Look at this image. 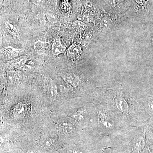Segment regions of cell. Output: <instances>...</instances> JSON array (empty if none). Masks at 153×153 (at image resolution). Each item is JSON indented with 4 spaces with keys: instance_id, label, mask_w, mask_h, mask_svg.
Instances as JSON below:
<instances>
[{
    "instance_id": "obj_1",
    "label": "cell",
    "mask_w": 153,
    "mask_h": 153,
    "mask_svg": "<svg viewBox=\"0 0 153 153\" xmlns=\"http://www.w3.org/2000/svg\"><path fill=\"white\" fill-rule=\"evenodd\" d=\"M81 53V48L79 45L73 44L67 50V56L70 59L74 60L79 57Z\"/></svg>"
},
{
    "instance_id": "obj_2",
    "label": "cell",
    "mask_w": 153,
    "mask_h": 153,
    "mask_svg": "<svg viewBox=\"0 0 153 153\" xmlns=\"http://www.w3.org/2000/svg\"><path fill=\"white\" fill-rule=\"evenodd\" d=\"M63 79L74 87H77L80 83V79L78 76L74 74H66L63 76Z\"/></svg>"
},
{
    "instance_id": "obj_3",
    "label": "cell",
    "mask_w": 153,
    "mask_h": 153,
    "mask_svg": "<svg viewBox=\"0 0 153 153\" xmlns=\"http://www.w3.org/2000/svg\"><path fill=\"white\" fill-rule=\"evenodd\" d=\"M66 48L61 44L60 40H56L52 44V52L54 55L57 56L65 52Z\"/></svg>"
},
{
    "instance_id": "obj_4",
    "label": "cell",
    "mask_w": 153,
    "mask_h": 153,
    "mask_svg": "<svg viewBox=\"0 0 153 153\" xmlns=\"http://www.w3.org/2000/svg\"><path fill=\"white\" fill-rule=\"evenodd\" d=\"M49 44L47 42L38 41L35 43L34 49L37 53L39 54H42L45 53L49 48Z\"/></svg>"
},
{
    "instance_id": "obj_5",
    "label": "cell",
    "mask_w": 153,
    "mask_h": 153,
    "mask_svg": "<svg viewBox=\"0 0 153 153\" xmlns=\"http://www.w3.org/2000/svg\"><path fill=\"white\" fill-rule=\"evenodd\" d=\"M115 103L118 109L122 112H127L128 111V104L122 97H117L115 100Z\"/></svg>"
},
{
    "instance_id": "obj_6",
    "label": "cell",
    "mask_w": 153,
    "mask_h": 153,
    "mask_svg": "<svg viewBox=\"0 0 153 153\" xmlns=\"http://www.w3.org/2000/svg\"><path fill=\"white\" fill-rule=\"evenodd\" d=\"M145 142L143 136H140L136 138L134 143V148L135 150L139 152L142 150L144 148Z\"/></svg>"
},
{
    "instance_id": "obj_7",
    "label": "cell",
    "mask_w": 153,
    "mask_h": 153,
    "mask_svg": "<svg viewBox=\"0 0 153 153\" xmlns=\"http://www.w3.org/2000/svg\"><path fill=\"white\" fill-rule=\"evenodd\" d=\"M99 120L107 128L112 126V124L110 121L108 117L104 113L100 112L98 114Z\"/></svg>"
},
{
    "instance_id": "obj_8",
    "label": "cell",
    "mask_w": 153,
    "mask_h": 153,
    "mask_svg": "<svg viewBox=\"0 0 153 153\" xmlns=\"http://www.w3.org/2000/svg\"><path fill=\"white\" fill-rule=\"evenodd\" d=\"M27 60V57L25 56H22L12 61L11 64L16 68H20L25 65Z\"/></svg>"
},
{
    "instance_id": "obj_9",
    "label": "cell",
    "mask_w": 153,
    "mask_h": 153,
    "mask_svg": "<svg viewBox=\"0 0 153 153\" xmlns=\"http://www.w3.org/2000/svg\"><path fill=\"white\" fill-rule=\"evenodd\" d=\"M4 51L5 53L9 57H16L19 55V50L12 47H7L5 48Z\"/></svg>"
},
{
    "instance_id": "obj_10",
    "label": "cell",
    "mask_w": 153,
    "mask_h": 153,
    "mask_svg": "<svg viewBox=\"0 0 153 153\" xmlns=\"http://www.w3.org/2000/svg\"><path fill=\"white\" fill-rule=\"evenodd\" d=\"M5 25L6 27L10 34H11L15 38H17L19 37L18 31H17L16 28L13 25L8 22H6Z\"/></svg>"
},
{
    "instance_id": "obj_11",
    "label": "cell",
    "mask_w": 153,
    "mask_h": 153,
    "mask_svg": "<svg viewBox=\"0 0 153 153\" xmlns=\"http://www.w3.org/2000/svg\"><path fill=\"white\" fill-rule=\"evenodd\" d=\"M111 25H112V21L108 18H104L102 21L101 27L104 29H109L111 27Z\"/></svg>"
},
{
    "instance_id": "obj_12",
    "label": "cell",
    "mask_w": 153,
    "mask_h": 153,
    "mask_svg": "<svg viewBox=\"0 0 153 153\" xmlns=\"http://www.w3.org/2000/svg\"><path fill=\"white\" fill-rule=\"evenodd\" d=\"M73 25L76 30L79 31L84 30L86 27L85 23L80 21H75L73 23Z\"/></svg>"
},
{
    "instance_id": "obj_13",
    "label": "cell",
    "mask_w": 153,
    "mask_h": 153,
    "mask_svg": "<svg viewBox=\"0 0 153 153\" xmlns=\"http://www.w3.org/2000/svg\"><path fill=\"white\" fill-rule=\"evenodd\" d=\"M62 130L64 132L69 133L72 131L73 129V126L71 124L68 123H64L63 124L62 126H61Z\"/></svg>"
},
{
    "instance_id": "obj_14",
    "label": "cell",
    "mask_w": 153,
    "mask_h": 153,
    "mask_svg": "<svg viewBox=\"0 0 153 153\" xmlns=\"http://www.w3.org/2000/svg\"><path fill=\"white\" fill-rule=\"evenodd\" d=\"M79 21L85 23H89L91 22L93 20L92 17L87 16V15H80L78 17Z\"/></svg>"
},
{
    "instance_id": "obj_15",
    "label": "cell",
    "mask_w": 153,
    "mask_h": 153,
    "mask_svg": "<svg viewBox=\"0 0 153 153\" xmlns=\"http://www.w3.org/2000/svg\"><path fill=\"white\" fill-rule=\"evenodd\" d=\"M83 114L84 111H77L73 115V117L77 121H81L83 120Z\"/></svg>"
},
{
    "instance_id": "obj_16",
    "label": "cell",
    "mask_w": 153,
    "mask_h": 153,
    "mask_svg": "<svg viewBox=\"0 0 153 153\" xmlns=\"http://www.w3.org/2000/svg\"><path fill=\"white\" fill-rule=\"evenodd\" d=\"M147 108L151 112H153V98L150 99L148 100Z\"/></svg>"
},
{
    "instance_id": "obj_17",
    "label": "cell",
    "mask_w": 153,
    "mask_h": 153,
    "mask_svg": "<svg viewBox=\"0 0 153 153\" xmlns=\"http://www.w3.org/2000/svg\"><path fill=\"white\" fill-rule=\"evenodd\" d=\"M62 8L64 10L66 11L69 10L70 9V5L67 3V2H63L62 4Z\"/></svg>"
},
{
    "instance_id": "obj_18",
    "label": "cell",
    "mask_w": 153,
    "mask_h": 153,
    "mask_svg": "<svg viewBox=\"0 0 153 153\" xmlns=\"http://www.w3.org/2000/svg\"><path fill=\"white\" fill-rule=\"evenodd\" d=\"M123 0H111V4L112 5L116 6L120 4Z\"/></svg>"
},
{
    "instance_id": "obj_19",
    "label": "cell",
    "mask_w": 153,
    "mask_h": 153,
    "mask_svg": "<svg viewBox=\"0 0 153 153\" xmlns=\"http://www.w3.org/2000/svg\"><path fill=\"white\" fill-rule=\"evenodd\" d=\"M144 0H136V1L137 2L138 4H143Z\"/></svg>"
},
{
    "instance_id": "obj_20",
    "label": "cell",
    "mask_w": 153,
    "mask_h": 153,
    "mask_svg": "<svg viewBox=\"0 0 153 153\" xmlns=\"http://www.w3.org/2000/svg\"><path fill=\"white\" fill-rule=\"evenodd\" d=\"M71 153H81L79 152H77V151H73V152H71Z\"/></svg>"
},
{
    "instance_id": "obj_21",
    "label": "cell",
    "mask_w": 153,
    "mask_h": 153,
    "mask_svg": "<svg viewBox=\"0 0 153 153\" xmlns=\"http://www.w3.org/2000/svg\"><path fill=\"white\" fill-rule=\"evenodd\" d=\"M64 1V2H68V0H63Z\"/></svg>"
},
{
    "instance_id": "obj_22",
    "label": "cell",
    "mask_w": 153,
    "mask_h": 153,
    "mask_svg": "<svg viewBox=\"0 0 153 153\" xmlns=\"http://www.w3.org/2000/svg\"><path fill=\"white\" fill-rule=\"evenodd\" d=\"M31 153H34L33 152H31Z\"/></svg>"
}]
</instances>
